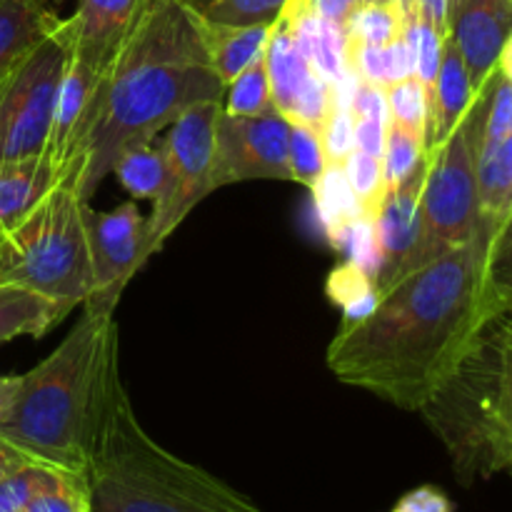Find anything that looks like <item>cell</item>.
I'll return each instance as SVG.
<instances>
[{"label":"cell","instance_id":"obj_2","mask_svg":"<svg viewBox=\"0 0 512 512\" xmlns=\"http://www.w3.org/2000/svg\"><path fill=\"white\" fill-rule=\"evenodd\" d=\"M223 93L198 15L183 0H138L65 155L60 183L88 200L125 150L150 143L185 110L223 100Z\"/></svg>","mask_w":512,"mask_h":512},{"label":"cell","instance_id":"obj_24","mask_svg":"<svg viewBox=\"0 0 512 512\" xmlns=\"http://www.w3.org/2000/svg\"><path fill=\"white\" fill-rule=\"evenodd\" d=\"M120 185L133 195V200H150L160 203L168 190V158H165L163 140L155 138L150 143L133 145L125 150L113 165Z\"/></svg>","mask_w":512,"mask_h":512},{"label":"cell","instance_id":"obj_12","mask_svg":"<svg viewBox=\"0 0 512 512\" xmlns=\"http://www.w3.org/2000/svg\"><path fill=\"white\" fill-rule=\"evenodd\" d=\"M428 155L423 163L385 195L373 225L375 250H378V293L410 273L415 245L420 233V193H423Z\"/></svg>","mask_w":512,"mask_h":512},{"label":"cell","instance_id":"obj_20","mask_svg":"<svg viewBox=\"0 0 512 512\" xmlns=\"http://www.w3.org/2000/svg\"><path fill=\"white\" fill-rule=\"evenodd\" d=\"M203 23L205 45H208L210 65H213L218 80L225 85L233 83L245 68L258 63L265 55L270 25H213Z\"/></svg>","mask_w":512,"mask_h":512},{"label":"cell","instance_id":"obj_30","mask_svg":"<svg viewBox=\"0 0 512 512\" xmlns=\"http://www.w3.org/2000/svg\"><path fill=\"white\" fill-rule=\"evenodd\" d=\"M343 173H345V180H348L350 190H353L355 200H358L363 220L373 223L380 205H383L385 200L383 158H375V155L353 150L350 158L345 160Z\"/></svg>","mask_w":512,"mask_h":512},{"label":"cell","instance_id":"obj_42","mask_svg":"<svg viewBox=\"0 0 512 512\" xmlns=\"http://www.w3.org/2000/svg\"><path fill=\"white\" fill-rule=\"evenodd\" d=\"M20 385H23V375H0V423H3L5 415L13 408L15 398L20 393Z\"/></svg>","mask_w":512,"mask_h":512},{"label":"cell","instance_id":"obj_4","mask_svg":"<svg viewBox=\"0 0 512 512\" xmlns=\"http://www.w3.org/2000/svg\"><path fill=\"white\" fill-rule=\"evenodd\" d=\"M115 345V315L83 305V315L58 348L23 373L18 398L0 423V438L33 463L88 475L100 383Z\"/></svg>","mask_w":512,"mask_h":512},{"label":"cell","instance_id":"obj_45","mask_svg":"<svg viewBox=\"0 0 512 512\" xmlns=\"http://www.w3.org/2000/svg\"><path fill=\"white\" fill-rule=\"evenodd\" d=\"M375 3H393V5H398V8H403L408 15L420 13L418 0H375Z\"/></svg>","mask_w":512,"mask_h":512},{"label":"cell","instance_id":"obj_34","mask_svg":"<svg viewBox=\"0 0 512 512\" xmlns=\"http://www.w3.org/2000/svg\"><path fill=\"white\" fill-rule=\"evenodd\" d=\"M23 512H93L88 475L60 473L30 500Z\"/></svg>","mask_w":512,"mask_h":512},{"label":"cell","instance_id":"obj_21","mask_svg":"<svg viewBox=\"0 0 512 512\" xmlns=\"http://www.w3.org/2000/svg\"><path fill=\"white\" fill-rule=\"evenodd\" d=\"M68 313L70 310L65 305L33 293V290L0 285V345L20 338V335L40 338Z\"/></svg>","mask_w":512,"mask_h":512},{"label":"cell","instance_id":"obj_17","mask_svg":"<svg viewBox=\"0 0 512 512\" xmlns=\"http://www.w3.org/2000/svg\"><path fill=\"white\" fill-rule=\"evenodd\" d=\"M475 98L468 68L463 63L458 45L450 35L443 38V58H440L438 78L430 93V128H428V153L438 148L468 113Z\"/></svg>","mask_w":512,"mask_h":512},{"label":"cell","instance_id":"obj_46","mask_svg":"<svg viewBox=\"0 0 512 512\" xmlns=\"http://www.w3.org/2000/svg\"><path fill=\"white\" fill-rule=\"evenodd\" d=\"M463 3L465 0H448V23H450V18L455 15V10H458Z\"/></svg>","mask_w":512,"mask_h":512},{"label":"cell","instance_id":"obj_36","mask_svg":"<svg viewBox=\"0 0 512 512\" xmlns=\"http://www.w3.org/2000/svg\"><path fill=\"white\" fill-rule=\"evenodd\" d=\"M485 275H488L490 290L505 305V298L512 295V210L490 235Z\"/></svg>","mask_w":512,"mask_h":512},{"label":"cell","instance_id":"obj_5","mask_svg":"<svg viewBox=\"0 0 512 512\" xmlns=\"http://www.w3.org/2000/svg\"><path fill=\"white\" fill-rule=\"evenodd\" d=\"M423 418L450 453L460 483L512 478V310L488 318Z\"/></svg>","mask_w":512,"mask_h":512},{"label":"cell","instance_id":"obj_28","mask_svg":"<svg viewBox=\"0 0 512 512\" xmlns=\"http://www.w3.org/2000/svg\"><path fill=\"white\" fill-rule=\"evenodd\" d=\"M428 148L425 140L418 138L413 130L405 125L388 120L385 125V150H383V178H385V195L398 188L415 168L425 160Z\"/></svg>","mask_w":512,"mask_h":512},{"label":"cell","instance_id":"obj_25","mask_svg":"<svg viewBox=\"0 0 512 512\" xmlns=\"http://www.w3.org/2000/svg\"><path fill=\"white\" fill-rule=\"evenodd\" d=\"M410 18L413 15H408L398 5L365 0L343 20L345 43L388 45L398 40L400 35H405Z\"/></svg>","mask_w":512,"mask_h":512},{"label":"cell","instance_id":"obj_27","mask_svg":"<svg viewBox=\"0 0 512 512\" xmlns=\"http://www.w3.org/2000/svg\"><path fill=\"white\" fill-rule=\"evenodd\" d=\"M200 20L213 25H270L288 0H183Z\"/></svg>","mask_w":512,"mask_h":512},{"label":"cell","instance_id":"obj_10","mask_svg":"<svg viewBox=\"0 0 512 512\" xmlns=\"http://www.w3.org/2000/svg\"><path fill=\"white\" fill-rule=\"evenodd\" d=\"M290 120L278 110L215 120V190L243 180H293L288 165Z\"/></svg>","mask_w":512,"mask_h":512},{"label":"cell","instance_id":"obj_43","mask_svg":"<svg viewBox=\"0 0 512 512\" xmlns=\"http://www.w3.org/2000/svg\"><path fill=\"white\" fill-rule=\"evenodd\" d=\"M23 463H28V458H25L23 453H18L13 445L5 443V440L0 438V480H3L5 475L13 473L15 468H20Z\"/></svg>","mask_w":512,"mask_h":512},{"label":"cell","instance_id":"obj_48","mask_svg":"<svg viewBox=\"0 0 512 512\" xmlns=\"http://www.w3.org/2000/svg\"><path fill=\"white\" fill-rule=\"evenodd\" d=\"M43 3H45V5H50V3H55V5H58V3H63V0H43Z\"/></svg>","mask_w":512,"mask_h":512},{"label":"cell","instance_id":"obj_13","mask_svg":"<svg viewBox=\"0 0 512 512\" xmlns=\"http://www.w3.org/2000/svg\"><path fill=\"white\" fill-rule=\"evenodd\" d=\"M448 35L458 45L478 93L498 68L512 35V0H465L450 18Z\"/></svg>","mask_w":512,"mask_h":512},{"label":"cell","instance_id":"obj_31","mask_svg":"<svg viewBox=\"0 0 512 512\" xmlns=\"http://www.w3.org/2000/svg\"><path fill=\"white\" fill-rule=\"evenodd\" d=\"M225 105L228 115H263L273 110V93H270L268 68L265 58L245 68L230 85H225Z\"/></svg>","mask_w":512,"mask_h":512},{"label":"cell","instance_id":"obj_47","mask_svg":"<svg viewBox=\"0 0 512 512\" xmlns=\"http://www.w3.org/2000/svg\"><path fill=\"white\" fill-rule=\"evenodd\" d=\"M505 308L512 310V295H508V298H505Z\"/></svg>","mask_w":512,"mask_h":512},{"label":"cell","instance_id":"obj_32","mask_svg":"<svg viewBox=\"0 0 512 512\" xmlns=\"http://www.w3.org/2000/svg\"><path fill=\"white\" fill-rule=\"evenodd\" d=\"M385 100H388V120H395V123L413 130L418 138L425 140V148H428L430 103L423 83L415 75L393 83L385 90Z\"/></svg>","mask_w":512,"mask_h":512},{"label":"cell","instance_id":"obj_23","mask_svg":"<svg viewBox=\"0 0 512 512\" xmlns=\"http://www.w3.org/2000/svg\"><path fill=\"white\" fill-rule=\"evenodd\" d=\"M478 198L480 218L495 230L512 210V133L500 143L480 150Z\"/></svg>","mask_w":512,"mask_h":512},{"label":"cell","instance_id":"obj_44","mask_svg":"<svg viewBox=\"0 0 512 512\" xmlns=\"http://www.w3.org/2000/svg\"><path fill=\"white\" fill-rule=\"evenodd\" d=\"M498 68L503 70L505 75H508V80H510V83H512V35H510L508 45H505V48H503V55H500V63H498Z\"/></svg>","mask_w":512,"mask_h":512},{"label":"cell","instance_id":"obj_39","mask_svg":"<svg viewBox=\"0 0 512 512\" xmlns=\"http://www.w3.org/2000/svg\"><path fill=\"white\" fill-rule=\"evenodd\" d=\"M385 125H388V120L365 118V115H353L355 150H360V153L375 155V158H383Z\"/></svg>","mask_w":512,"mask_h":512},{"label":"cell","instance_id":"obj_40","mask_svg":"<svg viewBox=\"0 0 512 512\" xmlns=\"http://www.w3.org/2000/svg\"><path fill=\"white\" fill-rule=\"evenodd\" d=\"M303 3L308 5L313 13L323 15V18L335 20V23L343 25V20L348 18V15L353 13L360 3H365V0H303Z\"/></svg>","mask_w":512,"mask_h":512},{"label":"cell","instance_id":"obj_14","mask_svg":"<svg viewBox=\"0 0 512 512\" xmlns=\"http://www.w3.org/2000/svg\"><path fill=\"white\" fill-rule=\"evenodd\" d=\"M138 0H80L70 25V55L103 73L123 43Z\"/></svg>","mask_w":512,"mask_h":512},{"label":"cell","instance_id":"obj_9","mask_svg":"<svg viewBox=\"0 0 512 512\" xmlns=\"http://www.w3.org/2000/svg\"><path fill=\"white\" fill-rule=\"evenodd\" d=\"M223 110V100H205L185 110L168 128L163 140L168 158V190L153 205L145 233V260L158 253L165 240L185 220V215L215 190V120Z\"/></svg>","mask_w":512,"mask_h":512},{"label":"cell","instance_id":"obj_38","mask_svg":"<svg viewBox=\"0 0 512 512\" xmlns=\"http://www.w3.org/2000/svg\"><path fill=\"white\" fill-rule=\"evenodd\" d=\"M390 512H453V503L435 485H420L405 493Z\"/></svg>","mask_w":512,"mask_h":512},{"label":"cell","instance_id":"obj_26","mask_svg":"<svg viewBox=\"0 0 512 512\" xmlns=\"http://www.w3.org/2000/svg\"><path fill=\"white\" fill-rule=\"evenodd\" d=\"M328 295L333 303L345 310L343 323H350L373 310L375 300H378V283H375V275L368 273V268L350 260L330 273Z\"/></svg>","mask_w":512,"mask_h":512},{"label":"cell","instance_id":"obj_19","mask_svg":"<svg viewBox=\"0 0 512 512\" xmlns=\"http://www.w3.org/2000/svg\"><path fill=\"white\" fill-rule=\"evenodd\" d=\"M60 20L43 0H0V80L58 28Z\"/></svg>","mask_w":512,"mask_h":512},{"label":"cell","instance_id":"obj_29","mask_svg":"<svg viewBox=\"0 0 512 512\" xmlns=\"http://www.w3.org/2000/svg\"><path fill=\"white\" fill-rule=\"evenodd\" d=\"M288 165L293 183L305 185L313 193L318 190L320 180L325 178V170H328V160H325L323 140H320L318 130L308 128V125L290 123Z\"/></svg>","mask_w":512,"mask_h":512},{"label":"cell","instance_id":"obj_6","mask_svg":"<svg viewBox=\"0 0 512 512\" xmlns=\"http://www.w3.org/2000/svg\"><path fill=\"white\" fill-rule=\"evenodd\" d=\"M88 200L70 183L0 233V285L33 290L73 310L95 293Z\"/></svg>","mask_w":512,"mask_h":512},{"label":"cell","instance_id":"obj_15","mask_svg":"<svg viewBox=\"0 0 512 512\" xmlns=\"http://www.w3.org/2000/svg\"><path fill=\"white\" fill-rule=\"evenodd\" d=\"M60 183V173L48 153L33 158L0 160V233L15 228L33 213Z\"/></svg>","mask_w":512,"mask_h":512},{"label":"cell","instance_id":"obj_18","mask_svg":"<svg viewBox=\"0 0 512 512\" xmlns=\"http://www.w3.org/2000/svg\"><path fill=\"white\" fill-rule=\"evenodd\" d=\"M285 10L290 13L295 38H298V45L305 58H308L310 68L323 75L333 88L345 83L350 73L348 63H345L343 25L313 13L303 0H288Z\"/></svg>","mask_w":512,"mask_h":512},{"label":"cell","instance_id":"obj_8","mask_svg":"<svg viewBox=\"0 0 512 512\" xmlns=\"http://www.w3.org/2000/svg\"><path fill=\"white\" fill-rule=\"evenodd\" d=\"M70 60V25L60 20L0 80V160L43 155Z\"/></svg>","mask_w":512,"mask_h":512},{"label":"cell","instance_id":"obj_41","mask_svg":"<svg viewBox=\"0 0 512 512\" xmlns=\"http://www.w3.org/2000/svg\"><path fill=\"white\" fill-rule=\"evenodd\" d=\"M420 15L448 35V0H418Z\"/></svg>","mask_w":512,"mask_h":512},{"label":"cell","instance_id":"obj_16","mask_svg":"<svg viewBox=\"0 0 512 512\" xmlns=\"http://www.w3.org/2000/svg\"><path fill=\"white\" fill-rule=\"evenodd\" d=\"M263 58L265 68H268L270 93H273L275 110L290 120L295 103H298L300 93H303L305 85L315 75V70L310 68L308 58L300 50L293 30V20H290V13L285 8L273 20V25H270Z\"/></svg>","mask_w":512,"mask_h":512},{"label":"cell","instance_id":"obj_7","mask_svg":"<svg viewBox=\"0 0 512 512\" xmlns=\"http://www.w3.org/2000/svg\"><path fill=\"white\" fill-rule=\"evenodd\" d=\"M483 118L485 88H480L458 128L428 153V170L420 193V233L410 270L470 240L483 225L478 198Z\"/></svg>","mask_w":512,"mask_h":512},{"label":"cell","instance_id":"obj_37","mask_svg":"<svg viewBox=\"0 0 512 512\" xmlns=\"http://www.w3.org/2000/svg\"><path fill=\"white\" fill-rule=\"evenodd\" d=\"M320 140H323L328 168H343L345 160L355 150L353 113H350L348 105L333 100V110H330L328 120H325L323 130H320Z\"/></svg>","mask_w":512,"mask_h":512},{"label":"cell","instance_id":"obj_33","mask_svg":"<svg viewBox=\"0 0 512 512\" xmlns=\"http://www.w3.org/2000/svg\"><path fill=\"white\" fill-rule=\"evenodd\" d=\"M485 88V118L480 150L500 143L512 133V83L500 68L493 70Z\"/></svg>","mask_w":512,"mask_h":512},{"label":"cell","instance_id":"obj_35","mask_svg":"<svg viewBox=\"0 0 512 512\" xmlns=\"http://www.w3.org/2000/svg\"><path fill=\"white\" fill-rule=\"evenodd\" d=\"M60 473H65V470L48 468V465L33 463V460L15 468L13 473L0 480V512H23L30 500L40 490L48 488Z\"/></svg>","mask_w":512,"mask_h":512},{"label":"cell","instance_id":"obj_11","mask_svg":"<svg viewBox=\"0 0 512 512\" xmlns=\"http://www.w3.org/2000/svg\"><path fill=\"white\" fill-rule=\"evenodd\" d=\"M145 233H148V218L140 213L135 200L120 203L113 210L88 208V243L90 258H93L95 293L83 305L115 315L125 285L148 263L143 253Z\"/></svg>","mask_w":512,"mask_h":512},{"label":"cell","instance_id":"obj_3","mask_svg":"<svg viewBox=\"0 0 512 512\" xmlns=\"http://www.w3.org/2000/svg\"><path fill=\"white\" fill-rule=\"evenodd\" d=\"M93 512H263L240 490L153 440L140 425L110 350L90 438Z\"/></svg>","mask_w":512,"mask_h":512},{"label":"cell","instance_id":"obj_22","mask_svg":"<svg viewBox=\"0 0 512 512\" xmlns=\"http://www.w3.org/2000/svg\"><path fill=\"white\" fill-rule=\"evenodd\" d=\"M408 30V28H405ZM345 63L360 83L388 90L393 83L413 78V48L408 33L388 45H360L345 43Z\"/></svg>","mask_w":512,"mask_h":512},{"label":"cell","instance_id":"obj_1","mask_svg":"<svg viewBox=\"0 0 512 512\" xmlns=\"http://www.w3.org/2000/svg\"><path fill=\"white\" fill-rule=\"evenodd\" d=\"M490 225L465 243L380 290L373 310L343 323L328 345L340 383L368 390L400 410L420 413L505 305L485 275Z\"/></svg>","mask_w":512,"mask_h":512}]
</instances>
